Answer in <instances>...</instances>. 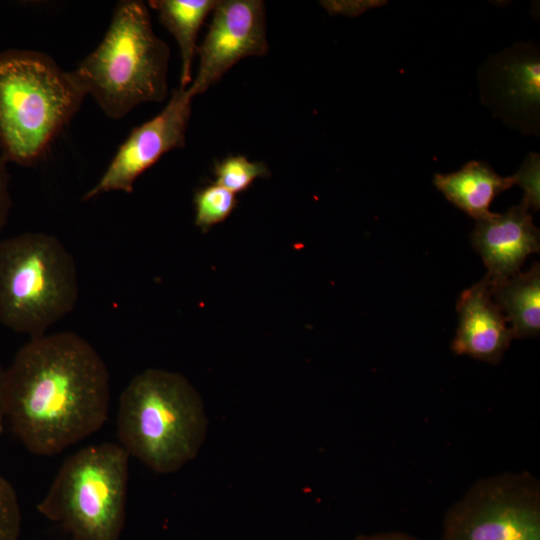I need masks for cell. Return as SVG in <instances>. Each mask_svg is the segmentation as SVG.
Here are the masks:
<instances>
[{
    "mask_svg": "<svg viewBox=\"0 0 540 540\" xmlns=\"http://www.w3.org/2000/svg\"><path fill=\"white\" fill-rule=\"evenodd\" d=\"M109 402L107 366L74 332L30 338L5 370L6 419L35 455H55L96 432Z\"/></svg>",
    "mask_w": 540,
    "mask_h": 540,
    "instance_id": "1",
    "label": "cell"
},
{
    "mask_svg": "<svg viewBox=\"0 0 540 540\" xmlns=\"http://www.w3.org/2000/svg\"><path fill=\"white\" fill-rule=\"evenodd\" d=\"M86 89L73 71L30 50L0 52V152L35 164L80 109Z\"/></svg>",
    "mask_w": 540,
    "mask_h": 540,
    "instance_id": "2",
    "label": "cell"
},
{
    "mask_svg": "<svg viewBox=\"0 0 540 540\" xmlns=\"http://www.w3.org/2000/svg\"><path fill=\"white\" fill-rule=\"evenodd\" d=\"M206 429L201 397L179 373L146 369L120 395L117 434L122 447L156 473L175 472L192 460Z\"/></svg>",
    "mask_w": 540,
    "mask_h": 540,
    "instance_id": "3",
    "label": "cell"
},
{
    "mask_svg": "<svg viewBox=\"0 0 540 540\" xmlns=\"http://www.w3.org/2000/svg\"><path fill=\"white\" fill-rule=\"evenodd\" d=\"M169 57V46L154 33L146 4L122 0L101 42L74 72L104 114L118 120L139 104L165 100Z\"/></svg>",
    "mask_w": 540,
    "mask_h": 540,
    "instance_id": "4",
    "label": "cell"
},
{
    "mask_svg": "<svg viewBox=\"0 0 540 540\" xmlns=\"http://www.w3.org/2000/svg\"><path fill=\"white\" fill-rule=\"evenodd\" d=\"M79 295L74 258L54 235L29 232L0 241V322L42 336L75 307Z\"/></svg>",
    "mask_w": 540,
    "mask_h": 540,
    "instance_id": "5",
    "label": "cell"
},
{
    "mask_svg": "<svg viewBox=\"0 0 540 540\" xmlns=\"http://www.w3.org/2000/svg\"><path fill=\"white\" fill-rule=\"evenodd\" d=\"M129 454L101 443L66 458L38 511L74 540H119L125 524Z\"/></svg>",
    "mask_w": 540,
    "mask_h": 540,
    "instance_id": "6",
    "label": "cell"
},
{
    "mask_svg": "<svg viewBox=\"0 0 540 540\" xmlns=\"http://www.w3.org/2000/svg\"><path fill=\"white\" fill-rule=\"evenodd\" d=\"M440 540H540V484L530 472L478 480L444 518Z\"/></svg>",
    "mask_w": 540,
    "mask_h": 540,
    "instance_id": "7",
    "label": "cell"
},
{
    "mask_svg": "<svg viewBox=\"0 0 540 540\" xmlns=\"http://www.w3.org/2000/svg\"><path fill=\"white\" fill-rule=\"evenodd\" d=\"M192 99L187 88L173 90L159 114L130 132L101 178L82 199L91 200L113 191L132 193L143 172L167 152L184 147Z\"/></svg>",
    "mask_w": 540,
    "mask_h": 540,
    "instance_id": "8",
    "label": "cell"
},
{
    "mask_svg": "<svg viewBox=\"0 0 540 540\" xmlns=\"http://www.w3.org/2000/svg\"><path fill=\"white\" fill-rule=\"evenodd\" d=\"M268 51L265 5L261 0H222L213 10L209 30L197 47L200 63L187 88L192 97L215 85L237 62Z\"/></svg>",
    "mask_w": 540,
    "mask_h": 540,
    "instance_id": "9",
    "label": "cell"
},
{
    "mask_svg": "<svg viewBox=\"0 0 540 540\" xmlns=\"http://www.w3.org/2000/svg\"><path fill=\"white\" fill-rule=\"evenodd\" d=\"M529 208L520 202L502 214L476 220L472 244L487 267L491 284L518 272L525 259L540 249V234Z\"/></svg>",
    "mask_w": 540,
    "mask_h": 540,
    "instance_id": "10",
    "label": "cell"
},
{
    "mask_svg": "<svg viewBox=\"0 0 540 540\" xmlns=\"http://www.w3.org/2000/svg\"><path fill=\"white\" fill-rule=\"evenodd\" d=\"M457 311L459 324L452 351L492 365L499 364L514 337L493 300L486 277L460 294Z\"/></svg>",
    "mask_w": 540,
    "mask_h": 540,
    "instance_id": "11",
    "label": "cell"
},
{
    "mask_svg": "<svg viewBox=\"0 0 540 540\" xmlns=\"http://www.w3.org/2000/svg\"><path fill=\"white\" fill-rule=\"evenodd\" d=\"M494 84L490 97L494 96L497 107L505 114L531 116L539 115L540 63L537 51L510 50L494 65Z\"/></svg>",
    "mask_w": 540,
    "mask_h": 540,
    "instance_id": "12",
    "label": "cell"
},
{
    "mask_svg": "<svg viewBox=\"0 0 540 540\" xmlns=\"http://www.w3.org/2000/svg\"><path fill=\"white\" fill-rule=\"evenodd\" d=\"M433 183L449 202L475 220L488 216L492 201L515 185L513 175L500 176L488 163L474 160L458 171L435 174Z\"/></svg>",
    "mask_w": 540,
    "mask_h": 540,
    "instance_id": "13",
    "label": "cell"
},
{
    "mask_svg": "<svg viewBox=\"0 0 540 540\" xmlns=\"http://www.w3.org/2000/svg\"><path fill=\"white\" fill-rule=\"evenodd\" d=\"M492 297L503 313L514 338L539 336L540 332V266L518 272L491 284Z\"/></svg>",
    "mask_w": 540,
    "mask_h": 540,
    "instance_id": "14",
    "label": "cell"
},
{
    "mask_svg": "<svg viewBox=\"0 0 540 540\" xmlns=\"http://www.w3.org/2000/svg\"><path fill=\"white\" fill-rule=\"evenodd\" d=\"M217 0H150L160 23L175 38L181 56L180 88L192 82V63L197 50V34Z\"/></svg>",
    "mask_w": 540,
    "mask_h": 540,
    "instance_id": "15",
    "label": "cell"
},
{
    "mask_svg": "<svg viewBox=\"0 0 540 540\" xmlns=\"http://www.w3.org/2000/svg\"><path fill=\"white\" fill-rule=\"evenodd\" d=\"M238 204L234 193L211 184L198 189L194 195L195 224L203 232L227 219Z\"/></svg>",
    "mask_w": 540,
    "mask_h": 540,
    "instance_id": "16",
    "label": "cell"
},
{
    "mask_svg": "<svg viewBox=\"0 0 540 540\" xmlns=\"http://www.w3.org/2000/svg\"><path fill=\"white\" fill-rule=\"evenodd\" d=\"M215 184L236 194L242 192L257 178L270 176L268 167L263 162H252L246 157L228 156L214 166Z\"/></svg>",
    "mask_w": 540,
    "mask_h": 540,
    "instance_id": "17",
    "label": "cell"
},
{
    "mask_svg": "<svg viewBox=\"0 0 540 540\" xmlns=\"http://www.w3.org/2000/svg\"><path fill=\"white\" fill-rule=\"evenodd\" d=\"M21 531V510L11 483L0 476V540H18Z\"/></svg>",
    "mask_w": 540,
    "mask_h": 540,
    "instance_id": "18",
    "label": "cell"
},
{
    "mask_svg": "<svg viewBox=\"0 0 540 540\" xmlns=\"http://www.w3.org/2000/svg\"><path fill=\"white\" fill-rule=\"evenodd\" d=\"M515 184L524 190L523 202L529 209L538 210L540 206V157L529 153L518 171L513 175Z\"/></svg>",
    "mask_w": 540,
    "mask_h": 540,
    "instance_id": "19",
    "label": "cell"
},
{
    "mask_svg": "<svg viewBox=\"0 0 540 540\" xmlns=\"http://www.w3.org/2000/svg\"><path fill=\"white\" fill-rule=\"evenodd\" d=\"M9 182L10 176L7 169V161L0 152V234L8 221L12 208Z\"/></svg>",
    "mask_w": 540,
    "mask_h": 540,
    "instance_id": "20",
    "label": "cell"
},
{
    "mask_svg": "<svg viewBox=\"0 0 540 540\" xmlns=\"http://www.w3.org/2000/svg\"><path fill=\"white\" fill-rule=\"evenodd\" d=\"M355 540H420L412 535L396 532V531H386L378 532L373 534H361L356 537Z\"/></svg>",
    "mask_w": 540,
    "mask_h": 540,
    "instance_id": "21",
    "label": "cell"
},
{
    "mask_svg": "<svg viewBox=\"0 0 540 540\" xmlns=\"http://www.w3.org/2000/svg\"><path fill=\"white\" fill-rule=\"evenodd\" d=\"M5 419H6L5 370L0 365V437L3 433Z\"/></svg>",
    "mask_w": 540,
    "mask_h": 540,
    "instance_id": "22",
    "label": "cell"
}]
</instances>
